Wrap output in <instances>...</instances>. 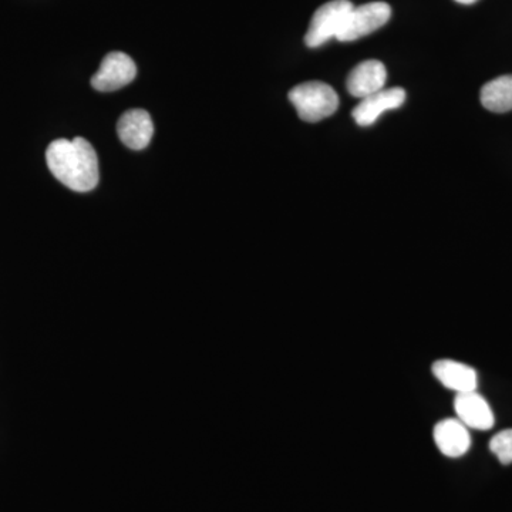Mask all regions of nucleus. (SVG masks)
<instances>
[{"label": "nucleus", "instance_id": "obj_1", "mask_svg": "<svg viewBox=\"0 0 512 512\" xmlns=\"http://www.w3.org/2000/svg\"><path fill=\"white\" fill-rule=\"evenodd\" d=\"M47 167L70 190L89 192L99 184L100 168L96 150L82 137L53 141L46 151Z\"/></svg>", "mask_w": 512, "mask_h": 512}, {"label": "nucleus", "instance_id": "obj_2", "mask_svg": "<svg viewBox=\"0 0 512 512\" xmlns=\"http://www.w3.org/2000/svg\"><path fill=\"white\" fill-rule=\"evenodd\" d=\"M289 100L301 120L318 123L328 119L339 109V96L332 87L322 82H308L293 87Z\"/></svg>", "mask_w": 512, "mask_h": 512}, {"label": "nucleus", "instance_id": "obj_3", "mask_svg": "<svg viewBox=\"0 0 512 512\" xmlns=\"http://www.w3.org/2000/svg\"><path fill=\"white\" fill-rule=\"evenodd\" d=\"M353 8L355 6L350 0H332L320 6L313 15L311 25L306 32V46L315 49L325 45L332 37L338 36Z\"/></svg>", "mask_w": 512, "mask_h": 512}, {"label": "nucleus", "instance_id": "obj_4", "mask_svg": "<svg viewBox=\"0 0 512 512\" xmlns=\"http://www.w3.org/2000/svg\"><path fill=\"white\" fill-rule=\"evenodd\" d=\"M392 16V8L384 2L366 3L350 10L345 25L336 39L339 42H355L360 37L370 35L383 28Z\"/></svg>", "mask_w": 512, "mask_h": 512}, {"label": "nucleus", "instance_id": "obj_5", "mask_svg": "<svg viewBox=\"0 0 512 512\" xmlns=\"http://www.w3.org/2000/svg\"><path fill=\"white\" fill-rule=\"evenodd\" d=\"M137 66L126 53L113 52L104 57L100 69L92 77V86L99 92H116L133 82Z\"/></svg>", "mask_w": 512, "mask_h": 512}, {"label": "nucleus", "instance_id": "obj_6", "mask_svg": "<svg viewBox=\"0 0 512 512\" xmlns=\"http://www.w3.org/2000/svg\"><path fill=\"white\" fill-rule=\"evenodd\" d=\"M406 101V92L402 87L383 89L362 99L353 109L352 117L359 126L367 127L376 123V120L383 113L389 110H396L402 107Z\"/></svg>", "mask_w": 512, "mask_h": 512}, {"label": "nucleus", "instance_id": "obj_7", "mask_svg": "<svg viewBox=\"0 0 512 512\" xmlns=\"http://www.w3.org/2000/svg\"><path fill=\"white\" fill-rule=\"evenodd\" d=\"M457 419L466 424L468 429L490 430L495 424L493 409L481 394L474 392L457 394L454 400Z\"/></svg>", "mask_w": 512, "mask_h": 512}, {"label": "nucleus", "instance_id": "obj_8", "mask_svg": "<svg viewBox=\"0 0 512 512\" xmlns=\"http://www.w3.org/2000/svg\"><path fill=\"white\" fill-rule=\"evenodd\" d=\"M117 133L131 150H144L154 134V124L146 110H128L120 117Z\"/></svg>", "mask_w": 512, "mask_h": 512}, {"label": "nucleus", "instance_id": "obj_9", "mask_svg": "<svg viewBox=\"0 0 512 512\" xmlns=\"http://www.w3.org/2000/svg\"><path fill=\"white\" fill-rule=\"evenodd\" d=\"M387 80V70L379 60H366L357 64L348 76V92L357 99H365L384 89Z\"/></svg>", "mask_w": 512, "mask_h": 512}, {"label": "nucleus", "instance_id": "obj_10", "mask_svg": "<svg viewBox=\"0 0 512 512\" xmlns=\"http://www.w3.org/2000/svg\"><path fill=\"white\" fill-rule=\"evenodd\" d=\"M433 437L440 453L446 457H463L471 447L470 431L458 419L439 421L434 426Z\"/></svg>", "mask_w": 512, "mask_h": 512}, {"label": "nucleus", "instance_id": "obj_11", "mask_svg": "<svg viewBox=\"0 0 512 512\" xmlns=\"http://www.w3.org/2000/svg\"><path fill=\"white\" fill-rule=\"evenodd\" d=\"M433 375L448 390L457 394L474 392L478 386V375L473 367L456 362V360L441 359L434 363Z\"/></svg>", "mask_w": 512, "mask_h": 512}, {"label": "nucleus", "instance_id": "obj_12", "mask_svg": "<svg viewBox=\"0 0 512 512\" xmlns=\"http://www.w3.org/2000/svg\"><path fill=\"white\" fill-rule=\"evenodd\" d=\"M481 104L493 113H508L512 110V74L497 77L484 84L480 93Z\"/></svg>", "mask_w": 512, "mask_h": 512}, {"label": "nucleus", "instance_id": "obj_13", "mask_svg": "<svg viewBox=\"0 0 512 512\" xmlns=\"http://www.w3.org/2000/svg\"><path fill=\"white\" fill-rule=\"evenodd\" d=\"M490 450L504 466L512 463V429L500 431L490 441Z\"/></svg>", "mask_w": 512, "mask_h": 512}, {"label": "nucleus", "instance_id": "obj_14", "mask_svg": "<svg viewBox=\"0 0 512 512\" xmlns=\"http://www.w3.org/2000/svg\"><path fill=\"white\" fill-rule=\"evenodd\" d=\"M457 3H461V5H474L478 0H456Z\"/></svg>", "mask_w": 512, "mask_h": 512}]
</instances>
